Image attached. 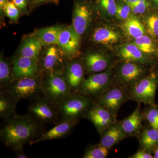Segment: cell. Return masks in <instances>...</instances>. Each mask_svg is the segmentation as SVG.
I'll use <instances>...</instances> for the list:
<instances>
[{
  "instance_id": "1",
  "label": "cell",
  "mask_w": 158,
  "mask_h": 158,
  "mask_svg": "<svg viewBox=\"0 0 158 158\" xmlns=\"http://www.w3.org/2000/svg\"><path fill=\"white\" fill-rule=\"evenodd\" d=\"M45 131L44 125L28 114H15L4 119L0 129V140L13 151L23 149L27 144Z\"/></svg>"
},
{
  "instance_id": "2",
  "label": "cell",
  "mask_w": 158,
  "mask_h": 158,
  "mask_svg": "<svg viewBox=\"0 0 158 158\" xmlns=\"http://www.w3.org/2000/svg\"><path fill=\"white\" fill-rule=\"evenodd\" d=\"M85 40L90 48L114 53L118 47L128 41L118 24L103 19L99 15Z\"/></svg>"
},
{
  "instance_id": "3",
  "label": "cell",
  "mask_w": 158,
  "mask_h": 158,
  "mask_svg": "<svg viewBox=\"0 0 158 158\" xmlns=\"http://www.w3.org/2000/svg\"><path fill=\"white\" fill-rule=\"evenodd\" d=\"M155 68L150 65L118 60L114 66V83L128 92L136 83Z\"/></svg>"
},
{
  "instance_id": "4",
  "label": "cell",
  "mask_w": 158,
  "mask_h": 158,
  "mask_svg": "<svg viewBox=\"0 0 158 158\" xmlns=\"http://www.w3.org/2000/svg\"><path fill=\"white\" fill-rule=\"evenodd\" d=\"M98 15L93 0H73L71 25L83 40Z\"/></svg>"
},
{
  "instance_id": "5",
  "label": "cell",
  "mask_w": 158,
  "mask_h": 158,
  "mask_svg": "<svg viewBox=\"0 0 158 158\" xmlns=\"http://www.w3.org/2000/svg\"><path fill=\"white\" fill-rule=\"evenodd\" d=\"M90 97L81 94H71L58 104L61 120L80 121L95 102Z\"/></svg>"
},
{
  "instance_id": "6",
  "label": "cell",
  "mask_w": 158,
  "mask_h": 158,
  "mask_svg": "<svg viewBox=\"0 0 158 158\" xmlns=\"http://www.w3.org/2000/svg\"><path fill=\"white\" fill-rule=\"evenodd\" d=\"M43 74L15 79L4 88L19 101L27 99L30 101L44 95L42 88Z\"/></svg>"
},
{
  "instance_id": "7",
  "label": "cell",
  "mask_w": 158,
  "mask_h": 158,
  "mask_svg": "<svg viewBox=\"0 0 158 158\" xmlns=\"http://www.w3.org/2000/svg\"><path fill=\"white\" fill-rule=\"evenodd\" d=\"M27 114L43 125H55L61 120L58 105L44 95L31 101Z\"/></svg>"
},
{
  "instance_id": "8",
  "label": "cell",
  "mask_w": 158,
  "mask_h": 158,
  "mask_svg": "<svg viewBox=\"0 0 158 158\" xmlns=\"http://www.w3.org/2000/svg\"><path fill=\"white\" fill-rule=\"evenodd\" d=\"M158 87V71L155 68L130 89V100L146 105L155 104Z\"/></svg>"
},
{
  "instance_id": "9",
  "label": "cell",
  "mask_w": 158,
  "mask_h": 158,
  "mask_svg": "<svg viewBox=\"0 0 158 158\" xmlns=\"http://www.w3.org/2000/svg\"><path fill=\"white\" fill-rule=\"evenodd\" d=\"M80 59L89 75L107 70L118 60L114 53L93 48L82 54Z\"/></svg>"
},
{
  "instance_id": "10",
  "label": "cell",
  "mask_w": 158,
  "mask_h": 158,
  "mask_svg": "<svg viewBox=\"0 0 158 158\" xmlns=\"http://www.w3.org/2000/svg\"><path fill=\"white\" fill-rule=\"evenodd\" d=\"M114 83V66L102 72L89 75L82 84L79 94L96 101Z\"/></svg>"
},
{
  "instance_id": "11",
  "label": "cell",
  "mask_w": 158,
  "mask_h": 158,
  "mask_svg": "<svg viewBox=\"0 0 158 158\" xmlns=\"http://www.w3.org/2000/svg\"><path fill=\"white\" fill-rule=\"evenodd\" d=\"M42 88L44 95L58 105L73 94L65 81L62 71L43 74Z\"/></svg>"
},
{
  "instance_id": "12",
  "label": "cell",
  "mask_w": 158,
  "mask_h": 158,
  "mask_svg": "<svg viewBox=\"0 0 158 158\" xmlns=\"http://www.w3.org/2000/svg\"><path fill=\"white\" fill-rule=\"evenodd\" d=\"M82 41V37L71 24L63 29L57 45L67 60H73L81 56Z\"/></svg>"
},
{
  "instance_id": "13",
  "label": "cell",
  "mask_w": 158,
  "mask_h": 158,
  "mask_svg": "<svg viewBox=\"0 0 158 158\" xmlns=\"http://www.w3.org/2000/svg\"><path fill=\"white\" fill-rule=\"evenodd\" d=\"M67 59L57 45L44 47L40 56V70L43 74L62 71Z\"/></svg>"
},
{
  "instance_id": "14",
  "label": "cell",
  "mask_w": 158,
  "mask_h": 158,
  "mask_svg": "<svg viewBox=\"0 0 158 158\" xmlns=\"http://www.w3.org/2000/svg\"><path fill=\"white\" fill-rule=\"evenodd\" d=\"M62 73L72 93H78L88 74L80 58L67 60Z\"/></svg>"
},
{
  "instance_id": "15",
  "label": "cell",
  "mask_w": 158,
  "mask_h": 158,
  "mask_svg": "<svg viewBox=\"0 0 158 158\" xmlns=\"http://www.w3.org/2000/svg\"><path fill=\"white\" fill-rule=\"evenodd\" d=\"M129 100L127 90L114 84L102 94L96 102L117 115L122 105Z\"/></svg>"
},
{
  "instance_id": "16",
  "label": "cell",
  "mask_w": 158,
  "mask_h": 158,
  "mask_svg": "<svg viewBox=\"0 0 158 158\" xmlns=\"http://www.w3.org/2000/svg\"><path fill=\"white\" fill-rule=\"evenodd\" d=\"M116 114L95 102L85 114L87 118L101 135L104 131L117 121Z\"/></svg>"
},
{
  "instance_id": "17",
  "label": "cell",
  "mask_w": 158,
  "mask_h": 158,
  "mask_svg": "<svg viewBox=\"0 0 158 158\" xmlns=\"http://www.w3.org/2000/svg\"><path fill=\"white\" fill-rule=\"evenodd\" d=\"M115 54L119 61L134 62L154 67L157 65L135 44L131 41H127L118 47Z\"/></svg>"
},
{
  "instance_id": "18",
  "label": "cell",
  "mask_w": 158,
  "mask_h": 158,
  "mask_svg": "<svg viewBox=\"0 0 158 158\" xmlns=\"http://www.w3.org/2000/svg\"><path fill=\"white\" fill-rule=\"evenodd\" d=\"M11 61L14 80L35 76L41 73L37 60L15 55Z\"/></svg>"
},
{
  "instance_id": "19",
  "label": "cell",
  "mask_w": 158,
  "mask_h": 158,
  "mask_svg": "<svg viewBox=\"0 0 158 158\" xmlns=\"http://www.w3.org/2000/svg\"><path fill=\"white\" fill-rule=\"evenodd\" d=\"M78 122L70 120H61L55 126L44 132L38 138L30 143L32 145L39 142L65 138L70 135Z\"/></svg>"
},
{
  "instance_id": "20",
  "label": "cell",
  "mask_w": 158,
  "mask_h": 158,
  "mask_svg": "<svg viewBox=\"0 0 158 158\" xmlns=\"http://www.w3.org/2000/svg\"><path fill=\"white\" fill-rule=\"evenodd\" d=\"M140 104L131 115L119 121L123 132L127 137H137L143 130V118Z\"/></svg>"
},
{
  "instance_id": "21",
  "label": "cell",
  "mask_w": 158,
  "mask_h": 158,
  "mask_svg": "<svg viewBox=\"0 0 158 158\" xmlns=\"http://www.w3.org/2000/svg\"><path fill=\"white\" fill-rule=\"evenodd\" d=\"M44 46L34 34L27 36L22 40L16 55L39 61Z\"/></svg>"
},
{
  "instance_id": "22",
  "label": "cell",
  "mask_w": 158,
  "mask_h": 158,
  "mask_svg": "<svg viewBox=\"0 0 158 158\" xmlns=\"http://www.w3.org/2000/svg\"><path fill=\"white\" fill-rule=\"evenodd\" d=\"M119 25L128 41H132L146 34L141 19L134 15H131Z\"/></svg>"
},
{
  "instance_id": "23",
  "label": "cell",
  "mask_w": 158,
  "mask_h": 158,
  "mask_svg": "<svg viewBox=\"0 0 158 158\" xmlns=\"http://www.w3.org/2000/svg\"><path fill=\"white\" fill-rule=\"evenodd\" d=\"M99 143L109 150L127 138L123 132L119 121H117L101 134Z\"/></svg>"
},
{
  "instance_id": "24",
  "label": "cell",
  "mask_w": 158,
  "mask_h": 158,
  "mask_svg": "<svg viewBox=\"0 0 158 158\" xmlns=\"http://www.w3.org/2000/svg\"><path fill=\"white\" fill-rule=\"evenodd\" d=\"M133 43L156 65L158 62V42L147 34L134 40Z\"/></svg>"
},
{
  "instance_id": "25",
  "label": "cell",
  "mask_w": 158,
  "mask_h": 158,
  "mask_svg": "<svg viewBox=\"0 0 158 158\" xmlns=\"http://www.w3.org/2000/svg\"><path fill=\"white\" fill-rule=\"evenodd\" d=\"M19 101L5 88L0 89V117L3 119L16 114V106Z\"/></svg>"
},
{
  "instance_id": "26",
  "label": "cell",
  "mask_w": 158,
  "mask_h": 158,
  "mask_svg": "<svg viewBox=\"0 0 158 158\" xmlns=\"http://www.w3.org/2000/svg\"><path fill=\"white\" fill-rule=\"evenodd\" d=\"M140 148L153 153L158 145V131L148 125L137 136Z\"/></svg>"
},
{
  "instance_id": "27",
  "label": "cell",
  "mask_w": 158,
  "mask_h": 158,
  "mask_svg": "<svg viewBox=\"0 0 158 158\" xmlns=\"http://www.w3.org/2000/svg\"><path fill=\"white\" fill-rule=\"evenodd\" d=\"M66 26L55 25L43 28L36 31V35L44 47L57 45L60 34Z\"/></svg>"
},
{
  "instance_id": "28",
  "label": "cell",
  "mask_w": 158,
  "mask_h": 158,
  "mask_svg": "<svg viewBox=\"0 0 158 158\" xmlns=\"http://www.w3.org/2000/svg\"><path fill=\"white\" fill-rule=\"evenodd\" d=\"M146 34L158 42V10L153 7L140 17Z\"/></svg>"
},
{
  "instance_id": "29",
  "label": "cell",
  "mask_w": 158,
  "mask_h": 158,
  "mask_svg": "<svg viewBox=\"0 0 158 158\" xmlns=\"http://www.w3.org/2000/svg\"><path fill=\"white\" fill-rule=\"evenodd\" d=\"M99 16L114 21L116 11V0H93Z\"/></svg>"
},
{
  "instance_id": "30",
  "label": "cell",
  "mask_w": 158,
  "mask_h": 158,
  "mask_svg": "<svg viewBox=\"0 0 158 158\" xmlns=\"http://www.w3.org/2000/svg\"><path fill=\"white\" fill-rule=\"evenodd\" d=\"M14 80L11 60L0 54V89L4 88Z\"/></svg>"
},
{
  "instance_id": "31",
  "label": "cell",
  "mask_w": 158,
  "mask_h": 158,
  "mask_svg": "<svg viewBox=\"0 0 158 158\" xmlns=\"http://www.w3.org/2000/svg\"><path fill=\"white\" fill-rule=\"evenodd\" d=\"M110 150L99 142L98 144L88 145L83 155V158H106Z\"/></svg>"
},
{
  "instance_id": "32",
  "label": "cell",
  "mask_w": 158,
  "mask_h": 158,
  "mask_svg": "<svg viewBox=\"0 0 158 158\" xmlns=\"http://www.w3.org/2000/svg\"><path fill=\"white\" fill-rule=\"evenodd\" d=\"M131 9L130 4L124 0H116V11L114 21L119 24L131 16Z\"/></svg>"
},
{
  "instance_id": "33",
  "label": "cell",
  "mask_w": 158,
  "mask_h": 158,
  "mask_svg": "<svg viewBox=\"0 0 158 158\" xmlns=\"http://www.w3.org/2000/svg\"><path fill=\"white\" fill-rule=\"evenodd\" d=\"M147 106L142 112L144 119L149 126L158 131V106L156 103Z\"/></svg>"
},
{
  "instance_id": "34",
  "label": "cell",
  "mask_w": 158,
  "mask_h": 158,
  "mask_svg": "<svg viewBox=\"0 0 158 158\" xmlns=\"http://www.w3.org/2000/svg\"><path fill=\"white\" fill-rule=\"evenodd\" d=\"M129 4L132 14L139 17L147 13L154 7L150 0H138L135 2Z\"/></svg>"
},
{
  "instance_id": "35",
  "label": "cell",
  "mask_w": 158,
  "mask_h": 158,
  "mask_svg": "<svg viewBox=\"0 0 158 158\" xmlns=\"http://www.w3.org/2000/svg\"><path fill=\"white\" fill-rule=\"evenodd\" d=\"M4 11L5 16L8 17L12 23H17L20 17L22 15L19 9L11 1L6 4Z\"/></svg>"
},
{
  "instance_id": "36",
  "label": "cell",
  "mask_w": 158,
  "mask_h": 158,
  "mask_svg": "<svg viewBox=\"0 0 158 158\" xmlns=\"http://www.w3.org/2000/svg\"><path fill=\"white\" fill-rule=\"evenodd\" d=\"M18 9H19L22 15H28L31 10L30 0H11Z\"/></svg>"
},
{
  "instance_id": "37",
  "label": "cell",
  "mask_w": 158,
  "mask_h": 158,
  "mask_svg": "<svg viewBox=\"0 0 158 158\" xmlns=\"http://www.w3.org/2000/svg\"><path fill=\"white\" fill-rule=\"evenodd\" d=\"M31 9H35L46 4H59L60 0H30Z\"/></svg>"
},
{
  "instance_id": "38",
  "label": "cell",
  "mask_w": 158,
  "mask_h": 158,
  "mask_svg": "<svg viewBox=\"0 0 158 158\" xmlns=\"http://www.w3.org/2000/svg\"><path fill=\"white\" fill-rule=\"evenodd\" d=\"M129 158H153V156L152 154L146 151L145 150L140 148L138 151L134 154L133 155L128 157Z\"/></svg>"
},
{
  "instance_id": "39",
  "label": "cell",
  "mask_w": 158,
  "mask_h": 158,
  "mask_svg": "<svg viewBox=\"0 0 158 158\" xmlns=\"http://www.w3.org/2000/svg\"><path fill=\"white\" fill-rule=\"evenodd\" d=\"M10 1L11 0H0V18L1 23H4V18L6 16L4 14V8L6 4Z\"/></svg>"
},
{
  "instance_id": "40",
  "label": "cell",
  "mask_w": 158,
  "mask_h": 158,
  "mask_svg": "<svg viewBox=\"0 0 158 158\" xmlns=\"http://www.w3.org/2000/svg\"><path fill=\"white\" fill-rule=\"evenodd\" d=\"M14 157L16 158H28L29 157L24 152L23 149L18 150L14 151Z\"/></svg>"
},
{
  "instance_id": "41",
  "label": "cell",
  "mask_w": 158,
  "mask_h": 158,
  "mask_svg": "<svg viewBox=\"0 0 158 158\" xmlns=\"http://www.w3.org/2000/svg\"><path fill=\"white\" fill-rule=\"evenodd\" d=\"M153 6L158 10V0H150Z\"/></svg>"
},
{
  "instance_id": "42",
  "label": "cell",
  "mask_w": 158,
  "mask_h": 158,
  "mask_svg": "<svg viewBox=\"0 0 158 158\" xmlns=\"http://www.w3.org/2000/svg\"><path fill=\"white\" fill-rule=\"evenodd\" d=\"M153 153L154 158H158V145L156 148L155 150L154 151Z\"/></svg>"
},
{
  "instance_id": "43",
  "label": "cell",
  "mask_w": 158,
  "mask_h": 158,
  "mask_svg": "<svg viewBox=\"0 0 158 158\" xmlns=\"http://www.w3.org/2000/svg\"><path fill=\"white\" fill-rule=\"evenodd\" d=\"M126 2H127L129 4H131V3H135L138 1V0H124Z\"/></svg>"
}]
</instances>
